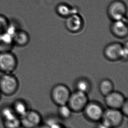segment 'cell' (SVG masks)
<instances>
[{
	"label": "cell",
	"instance_id": "obj_20",
	"mask_svg": "<svg viewBox=\"0 0 128 128\" xmlns=\"http://www.w3.org/2000/svg\"><path fill=\"white\" fill-rule=\"evenodd\" d=\"M2 121L4 128H22L20 118L18 116Z\"/></svg>",
	"mask_w": 128,
	"mask_h": 128
},
{
	"label": "cell",
	"instance_id": "obj_17",
	"mask_svg": "<svg viewBox=\"0 0 128 128\" xmlns=\"http://www.w3.org/2000/svg\"><path fill=\"white\" fill-rule=\"evenodd\" d=\"M56 12L59 15L65 18L72 14L77 13L76 9H72L69 5L64 3L60 4L57 6Z\"/></svg>",
	"mask_w": 128,
	"mask_h": 128
},
{
	"label": "cell",
	"instance_id": "obj_22",
	"mask_svg": "<svg viewBox=\"0 0 128 128\" xmlns=\"http://www.w3.org/2000/svg\"><path fill=\"white\" fill-rule=\"evenodd\" d=\"M10 20L3 15L0 14V34L5 32L8 27Z\"/></svg>",
	"mask_w": 128,
	"mask_h": 128
},
{
	"label": "cell",
	"instance_id": "obj_6",
	"mask_svg": "<svg viewBox=\"0 0 128 128\" xmlns=\"http://www.w3.org/2000/svg\"><path fill=\"white\" fill-rule=\"evenodd\" d=\"M127 9L126 5L120 1H116L110 4L108 9V14L113 21L126 19Z\"/></svg>",
	"mask_w": 128,
	"mask_h": 128
},
{
	"label": "cell",
	"instance_id": "obj_2",
	"mask_svg": "<svg viewBox=\"0 0 128 128\" xmlns=\"http://www.w3.org/2000/svg\"><path fill=\"white\" fill-rule=\"evenodd\" d=\"M18 66L17 56L12 51L0 53V72L2 73H13Z\"/></svg>",
	"mask_w": 128,
	"mask_h": 128
},
{
	"label": "cell",
	"instance_id": "obj_25",
	"mask_svg": "<svg viewBox=\"0 0 128 128\" xmlns=\"http://www.w3.org/2000/svg\"><path fill=\"white\" fill-rule=\"evenodd\" d=\"M96 128H111L110 127L108 126L107 125L101 122L100 123L98 124Z\"/></svg>",
	"mask_w": 128,
	"mask_h": 128
},
{
	"label": "cell",
	"instance_id": "obj_4",
	"mask_svg": "<svg viewBox=\"0 0 128 128\" xmlns=\"http://www.w3.org/2000/svg\"><path fill=\"white\" fill-rule=\"evenodd\" d=\"M124 116L119 109L108 108L104 110L101 122L111 128H117L123 122Z\"/></svg>",
	"mask_w": 128,
	"mask_h": 128
},
{
	"label": "cell",
	"instance_id": "obj_10",
	"mask_svg": "<svg viewBox=\"0 0 128 128\" xmlns=\"http://www.w3.org/2000/svg\"><path fill=\"white\" fill-rule=\"evenodd\" d=\"M104 101L108 108L119 109L126 100L122 94L118 91H113L105 96Z\"/></svg>",
	"mask_w": 128,
	"mask_h": 128
},
{
	"label": "cell",
	"instance_id": "obj_24",
	"mask_svg": "<svg viewBox=\"0 0 128 128\" xmlns=\"http://www.w3.org/2000/svg\"><path fill=\"white\" fill-rule=\"evenodd\" d=\"M128 100H126L124 104L120 108V111L122 113L123 116L127 117L128 114Z\"/></svg>",
	"mask_w": 128,
	"mask_h": 128
},
{
	"label": "cell",
	"instance_id": "obj_18",
	"mask_svg": "<svg viewBox=\"0 0 128 128\" xmlns=\"http://www.w3.org/2000/svg\"><path fill=\"white\" fill-rule=\"evenodd\" d=\"M114 84L110 80L104 79L99 84V89L101 94L106 96L114 91Z\"/></svg>",
	"mask_w": 128,
	"mask_h": 128
},
{
	"label": "cell",
	"instance_id": "obj_16",
	"mask_svg": "<svg viewBox=\"0 0 128 128\" xmlns=\"http://www.w3.org/2000/svg\"><path fill=\"white\" fill-rule=\"evenodd\" d=\"M17 116H18L14 112L11 105H4L0 109V118L2 121L10 119Z\"/></svg>",
	"mask_w": 128,
	"mask_h": 128
},
{
	"label": "cell",
	"instance_id": "obj_15",
	"mask_svg": "<svg viewBox=\"0 0 128 128\" xmlns=\"http://www.w3.org/2000/svg\"><path fill=\"white\" fill-rule=\"evenodd\" d=\"M14 112L20 118L26 113L29 108L25 100L22 99H17L11 104Z\"/></svg>",
	"mask_w": 128,
	"mask_h": 128
},
{
	"label": "cell",
	"instance_id": "obj_5",
	"mask_svg": "<svg viewBox=\"0 0 128 128\" xmlns=\"http://www.w3.org/2000/svg\"><path fill=\"white\" fill-rule=\"evenodd\" d=\"M71 93L65 85L59 84L52 89L51 97L52 100L57 105L67 104Z\"/></svg>",
	"mask_w": 128,
	"mask_h": 128
},
{
	"label": "cell",
	"instance_id": "obj_27",
	"mask_svg": "<svg viewBox=\"0 0 128 128\" xmlns=\"http://www.w3.org/2000/svg\"><path fill=\"white\" fill-rule=\"evenodd\" d=\"M2 93L0 91V101L1 99H2Z\"/></svg>",
	"mask_w": 128,
	"mask_h": 128
},
{
	"label": "cell",
	"instance_id": "obj_14",
	"mask_svg": "<svg viewBox=\"0 0 128 128\" xmlns=\"http://www.w3.org/2000/svg\"><path fill=\"white\" fill-rule=\"evenodd\" d=\"M13 39L14 46L23 47L29 43L30 36L27 32L20 29L15 33Z\"/></svg>",
	"mask_w": 128,
	"mask_h": 128
},
{
	"label": "cell",
	"instance_id": "obj_26",
	"mask_svg": "<svg viewBox=\"0 0 128 128\" xmlns=\"http://www.w3.org/2000/svg\"><path fill=\"white\" fill-rule=\"evenodd\" d=\"M36 128H46V127L45 126V125L44 126V125H40V126H38Z\"/></svg>",
	"mask_w": 128,
	"mask_h": 128
},
{
	"label": "cell",
	"instance_id": "obj_9",
	"mask_svg": "<svg viewBox=\"0 0 128 128\" xmlns=\"http://www.w3.org/2000/svg\"><path fill=\"white\" fill-rule=\"evenodd\" d=\"M123 45L118 43H114L107 45L104 50V55L112 61L122 59Z\"/></svg>",
	"mask_w": 128,
	"mask_h": 128
},
{
	"label": "cell",
	"instance_id": "obj_13",
	"mask_svg": "<svg viewBox=\"0 0 128 128\" xmlns=\"http://www.w3.org/2000/svg\"><path fill=\"white\" fill-rule=\"evenodd\" d=\"M14 47L12 36L5 32L0 34V53L12 51Z\"/></svg>",
	"mask_w": 128,
	"mask_h": 128
},
{
	"label": "cell",
	"instance_id": "obj_7",
	"mask_svg": "<svg viewBox=\"0 0 128 128\" xmlns=\"http://www.w3.org/2000/svg\"><path fill=\"white\" fill-rule=\"evenodd\" d=\"M22 128H36L41 125L42 117L40 114L35 110L29 109L20 118Z\"/></svg>",
	"mask_w": 128,
	"mask_h": 128
},
{
	"label": "cell",
	"instance_id": "obj_23",
	"mask_svg": "<svg viewBox=\"0 0 128 128\" xmlns=\"http://www.w3.org/2000/svg\"><path fill=\"white\" fill-rule=\"evenodd\" d=\"M45 126L46 128H62L60 123L54 119L48 120Z\"/></svg>",
	"mask_w": 128,
	"mask_h": 128
},
{
	"label": "cell",
	"instance_id": "obj_12",
	"mask_svg": "<svg viewBox=\"0 0 128 128\" xmlns=\"http://www.w3.org/2000/svg\"><path fill=\"white\" fill-rule=\"evenodd\" d=\"M111 31L114 36L124 38L128 36V27L126 19L113 21L111 24Z\"/></svg>",
	"mask_w": 128,
	"mask_h": 128
},
{
	"label": "cell",
	"instance_id": "obj_11",
	"mask_svg": "<svg viewBox=\"0 0 128 128\" xmlns=\"http://www.w3.org/2000/svg\"><path fill=\"white\" fill-rule=\"evenodd\" d=\"M66 18L65 26L69 31L75 33L82 30L83 27V20L78 13L71 15Z\"/></svg>",
	"mask_w": 128,
	"mask_h": 128
},
{
	"label": "cell",
	"instance_id": "obj_3",
	"mask_svg": "<svg viewBox=\"0 0 128 128\" xmlns=\"http://www.w3.org/2000/svg\"><path fill=\"white\" fill-rule=\"evenodd\" d=\"M88 102L87 94L76 90L70 94L67 104L72 112H80L84 111Z\"/></svg>",
	"mask_w": 128,
	"mask_h": 128
},
{
	"label": "cell",
	"instance_id": "obj_1",
	"mask_svg": "<svg viewBox=\"0 0 128 128\" xmlns=\"http://www.w3.org/2000/svg\"><path fill=\"white\" fill-rule=\"evenodd\" d=\"M19 82L13 73H2L0 76V91L7 96L14 95L19 89Z\"/></svg>",
	"mask_w": 128,
	"mask_h": 128
},
{
	"label": "cell",
	"instance_id": "obj_8",
	"mask_svg": "<svg viewBox=\"0 0 128 128\" xmlns=\"http://www.w3.org/2000/svg\"><path fill=\"white\" fill-rule=\"evenodd\" d=\"M83 111L86 118L90 121H98L102 118L104 110L97 102H89Z\"/></svg>",
	"mask_w": 128,
	"mask_h": 128
},
{
	"label": "cell",
	"instance_id": "obj_21",
	"mask_svg": "<svg viewBox=\"0 0 128 128\" xmlns=\"http://www.w3.org/2000/svg\"><path fill=\"white\" fill-rule=\"evenodd\" d=\"M72 111L68 104L59 106L58 114L62 119H66L70 118L71 116Z\"/></svg>",
	"mask_w": 128,
	"mask_h": 128
},
{
	"label": "cell",
	"instance_id": "obj_19",
	"mask_svg": "<svg viewBox=\"0 0 128 128\" xmlns=\"http://www.w3.org/2000/svg\"><path fill=\"white\" fill-rule=\"evenodd\" d=\"M76 90L88 94L90 89V84L86 79L82 78L76 81Z\"/></svg>",
	"mask_w": 128,
	"mask_h": 128
}]
</instances>
